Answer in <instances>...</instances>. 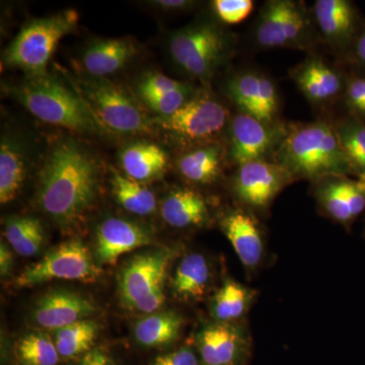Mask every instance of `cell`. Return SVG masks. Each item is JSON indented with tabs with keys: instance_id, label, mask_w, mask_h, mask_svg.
Segmentation results:
<instances>
[{
	"instance_id": "1",
	"label": "cell",
	"mask_w": 365,
	"mask_h": 365,
	"mask_svg": "<svg viewBox=\"0 0 365 365\" xmlns=\"http://www.w3.org/2000/svg\"><path fill=\"white\" fill-rule=\"evenodd\" d=\"M97 187L98 168L93 158L74 141H61L41 173L38 201L52 220L68 227L90 207Z\"/></svg>"
},
{
	"instance_id": "2",
	"label": "cell",
	"mask_w": 365,
	"mask_h": 365,
	"mask_svg": "<svg viewBox=\"0 0 365 365\" xmlns=\"http://www.w3.org/2000/svg\"><path fill=\"white\" fill-rule=\"evenodd\" d=\"M272 162L287 170L294 182H314L331 175H353L332 122L324 120L287 124Z\"/></svg>"
},
{
	"instance_id": "3",
	"label": "cell",
	"mask_w": 365,
	"mask_h": 365,
	"mask_svg": "<svg viewBox=\"0 0 365 365\" xmlns=\"http://www.w3.org/2000/svg\"><path fill=\"white\" fill-rule=\"evenodd\" d=\"M11 93L34 116L47 123L79 133L108 131L85 98L50 76L29 78Z\"/></svg>"
},
{
	"instance_id": "4",
	"label": "cell",
	"mask_w": 365,
	"mask_h": 365,
	"mask_svg": "<svg viewBox=\"0 0 365 365\" xmlns=\"http://www.w3.org/2000/svg\"><path fill=\"white\" fill-rule=\"evenodd\" d=\"M255 44L261 49L312 52L321 40L313 14L302 1L269 0L259 11L255 25Z\"/></svg>"
},
{
	"instance_id": "5",
	"label": "cell",
	"mask_w": 365,
	"mask_h": 365,
	"mask_svg": "<svg viewBox=\"0 0 365 365\" xmlns=\"http://www.w3.org/2000/svg\"><path fill=\"white\" fill-rule=\"evenodd\" d=\"M235 41L213 21H200L170 38L173 59L192 78L208 81L232 56Z\"/></svg>"
},
{
	"instance_id": "6",
	"label": "cell",
	"mask_w": 365,
	"mask_h": 365,
	"mask_svg": "<svg viewBox=\"0 0 365 365\" xmlns=\"http://www.w3.org/2000/svg\"><path fill=\"white\" fill-rule=\"evenodd\" d=\"M78 23V14L74 9L31 21L4 51V63L21 69L30 78L46 76L59 41L72 32Z\"/></svg>"
},
{
	"instance_id": "7",
	"label": "cell",
	"mask_w": 365,
	"mask_h": 365,
	"mask_svg": "<svg viewBox=\"0 0 365 365\" xmlns=\"http://www.w3.org/2000/svg\"><path fill=\"white\" fill-rule=\"evenodd\" d=\"M232 118L217 98L200 91L174 114L163 118V128L188 143H212L230 127Z\"/></svg>"
},
{
	"instance_id": "8",
	"label": "cell",
	"mask_w": 365,
	"mask_h": 365,
	"mask_svg": "<svg viewBox=\"0 0 365 365\" xmlns=\"http://www.w3.org/2000/svg\"><path fill=\"white\" fill-rule=\"evenodd\" d=\"M101 269L93 261L90 250L81 240H71L50 250L43 259L28 267L16 278L19 287H34L53 279L93 282Z\"/></svg>"
},
{
	"instance_id": "9",
	"label": "cell",
	"mask_w": 365,
	"mask_h": 365,
	"mask_svg": "<svg viewBox=\"0 0 365 365\" xmlns=\"http://www.w3.org/2000/svg\"><path fill=\"white\" fill-rule=\"evenodd\" d=\"M294 182L277 163L256 160L237 168L232 189L240 206L257 216L265 215L281 192Z\"/></svg>"
},
{
	"instance_id": "10",
	"label": "cell",
	"mask_w": 365,
	"mask_h": 365,
	"mask_svg": "<svg viewBox=\"0 0 365 365\" xmlns=\"http://www.w3.org/2000/svg\"><path fill=\"white\" fill-rule=\"evenodd\" d=\"M83 86L85 100L105 128L120 133L150 130L148 116L120 86L105 79L86 81Z\"/></svg>"
},
{
	"instance_id": "11",
	"label": "cell",
	"mask_w": 365,
	"mask_h": 365,
	"mask_svg": "<svg viewBox=\"0 0 365 365\" xmlns=\"http://www.w3.org/2000/svg\"><path fill=\"white\" fill-rule=\"evenodd\" d=\"M287 124L269 125L239 112L228 127L227 158L235 165L256 160L272 162L276 150L287 134Z\"/></svg>"
},
{
	"instance_id": "12",
	"label": "cell",
	"mask_w": 365,
	"mask_h": 365,
	"mask_svg": "<svg viewBox=\"0 0 365 365\" xmlns=\"http://www.w3.org/2000/svg\"><path fill=\"white\" fill-rule=\"evenodd\" d=\"M227 95L239 112L269 125L282 123L277 85L265 72L247 69L227 83Z\"/></svg>"
},
{
	"instance_id": "13",
	"label": "cell",
	"mask_w": 365,
	"mask_h": 365,
	"mask_svg": "<svg viewBox=\"0 0 365 365\" xmlns=\"http://www.w3.org/2000/svg\"><path fill=\"white\" fill-rule=\"evenodd\" d=\"M312 14L321 41L343 63L365 23L359 9L350 0H317Z\"/></svg>"
},
{
	"instance_id": "14",
	"label": "cell",
	"mask_w": 365,
	"mask_h": 365,
	"mask_svg": "<svg viewBox=\"0 0 365 365\" xmlns=\"http://www.w3.org/2000/svg\"><path fill=\"white\" fill-rule=\"evenodd\" d=\"M289 76L314 109L322 111L341 102L345 88L344 66H334L312 53L290 69Z\"/></svg>"
},
{
	"instance_id": "15",
	"label": "cell",
	"mask_w": 365,
	"mask_h": 365,
	"mask_svg": "<svg viewBox=\"0 0 365 365\" xmlns=\"http://www.w3.org/2000/svg\"><path fill=\"white\" fill-rule=\"evenodd\" d=\"M249 331L240 323H215L204 326L196 335L202 365H240L249 354Z\"/></svg>"
},
{
	"instance_id": "16",
	"label": "cell",
	"mask_w": 365,
	"mask_h": 365,
	"mask_svg": "<svg viewBox=\"0 0 365 365\" xmlns=\"http://www.w3.org/2000/svg\"><path fill=\"white\" fill-rule=\"evenodd\" d=\"M312 186L322 213L347 230L364 211L365 196L348 176L331 175L312 182Z\"/></svg>"
},
{
	"instance_id": "17",
	"label": "cell",
	"mask_w": 365,
	"mask_h": 365,
	"mask_svg": "<svg viewBox=\"0 0 365 365\" xmlns=\"http://www.w3.org/2000/svg\"><path fill=\"white\" fill-rule=\"evenodd\" d=\"M220 227L248 272L261 267L266 257L265 235L258 217L239 206L222 215Z\"/></svg>"
},
{
	"instance_id": "18",
	"label": "cell",
	"mask_w": 365,
	"mask_h": 365,
	"mask_svg": "<svg viewBox=\"0 0 365 365\" xmlns=\"http://www.w3.org/2000/svg\"><path fill=\"white\" fill-rule=\"evenodd\" d=\"M173 254L169 251L148 252L132 259L123 269L120 294L125 306H134L160 288H165V276Z\"/></svg>"
},
{
	"instance_id": "19",
	"label": "cell",
	"mask_w": 365,
	"mask_h": 365,
	"mask_svg": "<svg viewBox=\"0 0 365 365\" xmlns=\"http://www.w3.org/2000/svg\"><path fill=\"white\" fill-rule=\"evenodd\" d=\"M95 311L93 302L83 295L54 290L38 300L33 319L41 328L57 331L88 319Z\"/></svg>"
},
{
	"instance_id": "20",
	"label": "cell",
	"mask_w": 365,
	"mask_h": 365,
	"mask_svg": "<svg viewBox=\"0 0 365 365\" xmlns=\"http://www.w3.org/2000/svg\"><path fill=\"white\" fill-rule=\"evenodd\" d=\"M150 235L135 223L108 218L98 225L97 230V258L101 264L114 265L124 254L148 246Z\"/></svg>"
},
{
	"instance_id": "21",
	"label": "cell",
	"mask_w": 365,
	"mask_h": 365,
	"mask_svg": "<svg viewBox=\"0 0 365 365\" xmlns=\"http://www.w3.org/2000/svg\"><path fill=\"white\" fill-rule=\"evenodd\" d=\"M163 220L176 228L201 227L209 222V209L205 198L191 189L170 192L163 201Z\"/></svg>"
},
{
	"instance_id": "22",
	"label": "cell",
	"mask_w": 365,
	"mask_h": 365,
	"mask_svg": "<svg viewBox=\"0 0 365 365\" xmlns=\"http://www.w3.org/2000/svg\"><path fill=\"white\" fill-rule=\"evenodd\" d=\"M211 282V269L205 256L200 253L186 255L177 266L172 281L173 292L186 302L202 299Z\"/></svg>"
},
{
	"instance_id": "23",
	"label": "cell",
	"mask_w": 365,
	"mask_h": 365,
	"mask_svg": "<svg viewBox=\"0 0 365 365\" xmlns=\"http://www.w3.org/2000/svg\"><path fill=\"white\" fill-rule=\"evenodd\" d=\"M257 292L232 278L223 281L211 302V314L215 322L240 323L253 306Z\"/></svg>"
},
{
	"instance_id": "24",
	"label": "cell",
	"mask_w": 365,
	"mask_h": 365,
	"mask_svg": "<svg viewBox=\"0 0 365 365\" xmlns=\"http://www.w3.org/2000/svg\"><path fill=\"white\" fill-rule=\"evenodd\" d=\"M135 54V46L130 41H100L86 49L83 63L88 73L100 78L120 71Z\"/></svg>"
},
{
	"instance_id": "25",
	"label": "cell",
	"mask_w": 365,
	"mask_h": 365,
	"mask_svg": "<svg viewBox=\"0 0 365 365\" xmlns=\"http://www.w3.org/2000/svg\"><path fill=\"white\" fill-rule=\"evenodd\" d=\"M222 150L217 143L201 144L179 158L178 169L190 182L210 185L222 174Z\"/></svg>"
},
{
	"instance_id": "26",
	"label": "cell",
	"mask_w": 365,
	"mask_h": 365,
	"mask_svg": "<svg viewBox=\"0 0 365 365\" xmlns=\"http://www.w3.org/2000/svg\"><path fill=\"white\" fill-rule=\"evenodd\" d=\"M121 163L127 177L143 182L160 176L167 168L168 158L155 144L137 143L125 148Z\"/></svg>"
},
{
	"instance_id": "27",
	"label": "cell",
	"mask_w": 365,
	"mask_h": 365,
	"mask_svg": "<svg viewBox=\"0 0 365 365\" xmlns=\"http://www.w3.org/2000/svg\"><path fill=\"white\" fill-rule=\"evenodd\" d=\"M182 319L176 312L153 313L136 324L135 338L139 344L158 348L175 342L181 333Z\"/></svg>"
},
{
	"instance_id": "28",
	"label": "cell",
	"mask_w": 365,
	"mask_h": 365,
	"mask_svg": "<svg viewBox=\"0 0 365 365\" xmlns=\"http://www.w3.org/2000/svg\"><path fill=\"white\" fill-rule=\"evenodd\" d=\"M25 180V160L20 148L9 140L0 146V202L14 201Z\"/></svg>"
},
{
	"instance_id": "29",
	"label": "cell",
	"mask_w": 365,
	"mask_h": 365,
	"mask_svg": "<svg viewBox=\"0 0 365 365\" xmlns=\"http://www.w3.org/2000/svg\"><path fill=\"white\" fill-rule=\"evenodd\" d=\"M112 186L118 202L133 215H151L157 208L155 194L143 182L113 172Z\"/></svg>"
},
{
	"instance_id": "30",
	"label": "cell",
	"mask_w": 365,
	"mask_h": 365,
	"mask_svg": "<svg viewBox=\"0 0 365 365\" xmlns=\"http://www.w3.org/2000/svg\"><path fill=\"white\" fill-rule=\"evenodd\" d=\"M4 235L16 254L32 257L44 244L42 223L35 217H11L6 220Z\"/></svg>"
},
{
	"instance_id": "31",
	"label": "cell",
	"mask_w": 365,
	"mask_h": 365,
	"mask_svg": "<svg viewBox=\"0 0 365 365\" xmlns=\"http://www.w3.org/2000/svg\"><path fill=\"white\" fill-rule=\"evenodd\" d=\"M95 322L83 319L55 331V345L61 359H72L88 353L98 335Z\"/></svg>"
},
{
	"instance_id": "32",
	"label": "cell",
	"mask_w": 365,
	"mask_h": 365,
	"mask_svg": "<svg viewBox=\"0 0 365 365\" xmlns=\"http://www.w3.org/2000/svg\"><path fill=\"white\" fill-rule=\"evenodd\" d=\"M332 123L341 146L351 163L353 176H357L365 170V125L347 115Z\"/></svg>"
},
{
	"instance_id": "33",
	"label": "cell",
	"mask_w": 365,
	"mask_h": 365,
	"mask_svg": "<svg viewBox=\"0 0 365 365\" xmlns=\"http://www.w3.org/2000/svg\"><path fill=\"white\" fill-rule=\"evenodd\" d=\"M16 355L21 365H57L60 360L54 341L41 333L21 338L16 345Z\"/></svg>"
},
{
	"instance_id": "34",
	"label": "cell",
	"mask_w": 365,
	"mask_h": 365,
	"mask_svg": "<svg viewBox=\"0 0 365 365\" xmlns=\"http://www.w3.org/2000/svg\"><path fill=\"white\" fill-rule=\"evenodd\" d=\"M345 88L341 103L345 115L359 120L365 125V71L344 66Z\"/></svg>"
},
{
	"instance_id": "35",
	"label": "cell",
	"mask_w": 365,
	"mask_h": 365,
	"mask_svg": "<svg viewBox=\"0 0 365 365\" xmlns=\"http://www.w3.org/2000/svg\"><path fill=\"white\" fill-rule=\"evenodd\" d=\"M193 93V88L188 86L182 90L143 98V101L153 111L160 113L165 118L174 114L180 108L186 104Z\"/></svg>"
},
{
	"instance_id": "36",
	"label": "cell",
	"mask_w": 365,
	"mask_h": 365,
	"mask_svg": "<svg viewBox=\"0 0 365 365\" xmlns=\"http://www.w3.org/2000/svg\"><path fill=\"white\" fill-rule=\"evenodd\" d=\"M213 11L217 18L227 25H235L246 20L254 9L252 0H215Z\"/></svg>"
},
{
	"instance_id": "37",
	"label": "cell",
	"mask_w": 365,
	"mask_h": 365,
	"mask_svg": "<svg viewBox=\"0 0 365 365\" xmlns=\"http://www.w3.org/2000/svg\"><path fill=\"white\" fill-rule=\"evenodd\" d=\"M187 86H188L187 83L175 81L162 73H148L141 79L138 91L141 98H146L163 95V93H170V91L182 90Z\"/></svg>"
},
{
	"instance_id": "38",
	"label": "cell",
	"mask_w": 365,
	"mask_h": 365,
	"mask_svg": "<svg viewBox=\"0 0 365 365\" xmlns=\"http://www.w3.org/2000/svg\"><path fill=\"white\" fill-rule=\"evenodd\" d=\"M150 365H202L195 351L189 347H182L160 355L151 362Z\"/></svg>"
},
{
	"instance_id": "39",
	"label": "cell",
	"mask_w": 365,
	"mask_h": 365,
	"mask_svg": "<svg viewBox=\"0 0 365 365\" xmlns=\"http://www.w3.org/2000/svg\"><path fill=\"white\" fill-rule=\"evenodd\" d=\"M343 66L365 71V23L353 43L351 50Z\"/></svg>"
},
{
	"instance_id": "40",
	"label": "cell",
	"mask_w": 365,
	"mask_h": 365,
	"mask_svg": "<svg viewBox=\"0 0 365 365\" xmlns=\"http://www.w3.org/2000/svg\"><path fill=\"white\" fill-rule=\"evenodd\" d=\"M78 365H115L114 362L105 353L93 351L86 353Z\"/></svg>"
},
{
	"instance_id": "41",
	"label": "cell",
	"mask_w": 365,
	"mask_h": 365,
	"mask_svg": "<svg viewBox=\"0 0 365 365\" xmlns=\"http://www.w3.org/2000/svg\"><path fill=\"white\" fill-rule=\"evenodd\" d=\"M13 254L7 248L6 245L1 242V247H0V272H1L2 276L9 275L11 268H13Z\"/></svg>"
},
{
	"instance_id": "42",
	"label": "cell",
	"mask_w": 365,
	"mask_h": 365,
	"mask_svg": "<svg viewBox=\"0 0 365 365\" xmlns=\"http://www.w3.org/2000/svg\"><path fill=\"white\" fill-rule=\"evenodd\" d=\"M155 4L163 9H169V11H184V9L193 6L195 2L189 1V0H160V1H155Z\"/></svg>"
},
{
	"instance_id": "43",
	"label": "cell",
	"mask_w": 365,
	"mask_h": 365,
	"mask_svg": "<svg viewBox=\"0 0 365 365\" xmlns=\"http://www.w3.org/2000/svg\"><path fill=\"white\" fill-rule=\"evenodd\" d=\"M356 177L357 180H355V182H356L357 188L365 196V170L360 173Z\"/></svg>"
}]
</instances>
